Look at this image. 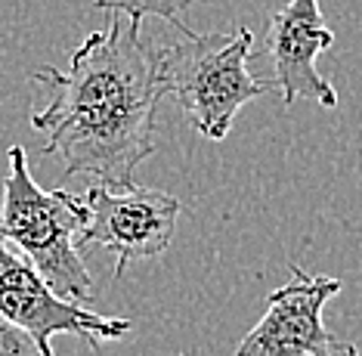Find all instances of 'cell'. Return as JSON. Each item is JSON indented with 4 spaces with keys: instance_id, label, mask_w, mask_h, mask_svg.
Here are the masks:
<instances>
[{
    "instance_id": "1",
    "label": "cell",
    "mask_w": 362,
    "mask_h": 356,
    "mask_svg": "<svg viewBox=\"0 0 362 356\" xmlns=\"http://www.w3.org/2000/svg\"><path fill=\"white\" fill-rule=\"evenodd\" d=\"M31 78L50 90V103L31 115V127L47 134L40 155L59 159L69 177L134 183L136 168L155 155V118L168 96L164 47L143 35V22L112 13L109 28L75 47L69 69L40 65Z\"/></svg>"
},
{
    "instance_id": "2",
    "label": "cell",
    "mask_w": 362,
    "mask_h": 356,
    "mask_svg": "<svg viewBox=\"0 0 362 356\" xmlns=\"http://www.w3.org/2000/svg\"><path fill=\"white\" fill-rule=\"evenodd\" d=\"M84 220V195L40 189L28 171L25 146H10L0 198V236L35 263L56 294L87 307L96 288L75 245Z\"/></svg>"
},
{
    "instance_id": "3",
    "label": "cell",
    "mask_w": 362,
    "mask_h": 356,
    "mask_svg": "<svg viewBox=\"0 0 362 356\" xmlns=\"http://www.w3.org/2000/svg\"><path fill=\"white\" fill-rule=\"evenodd\" d=\"M254 53L251 28L223 31H186L183 40L164 47V84L186 112L189 124L214 143H223L233 130L235 115L263 96L273 81H257L248 71Z\"/></svg>"
},
{
    "instance_id": "4",
    "label": "cell",
    "mask_w": 362,
    "mask_h": 356,
    "mask_svg": "<svg viewBox=\"0 0 362 356\" xmlns=\"http://www.w3.org/2000/svg\"><path fill=\"white\" fill-rule=\"evenodd\" d=\"M87 220L75 239L78 251H105L115 258V279L134 260L158 258L177 233L180 202L164 189L136 183H96L84 193Z\"/></svg>"
},
{
    "instance_id": "5",
    "label": "cell",
    "mask_w": 362,
    "mask_h": 356,
    "mask_svg": "<svg viewBox=\"0 0 362 356\" xmlns=\"http://www.w3.org/2000/svg\"><path fill=\"white\" fill-rule=\"evenodd\" d=\"M0 313L25 328L47 356H56L50 344L56 335H78L87 347L100 350V341H118L134 328V322L124 316H103L87 310L84 304L56 294L53 285L35 270V263L25 254H16L4 236H0Z\"/></svg>"
},
{
    "instance_id": "6",
    "label": "cell",
    "mask_w": 362,
    "mask_h": 356,
    "mask_svg": "<svg viewBox=\"0 0 362 356\" xmlns=\"http://www.w3.org/2000/svg\"><path fill=\"white\" fill-rule=\"evenodd\" d=\"M341 292V279L310 276L291 263V282L267 297V313L238 341L235 356H313L325 350L334 335L325 328L322 310Z\"/></svg>"
},
{
    "instance_id": "7",
    "label": "cell",
    "mask_w": 362,
    "mask_h": 356,
    "mask_svg": "<svg viewBox=\"0 0 362 356\" xmlns=\"http://www.w3.org/2000/svg\"><path fill=\"white\" fill-rule=\"evenodd\" d=\"M334 44L319 0H288L269 16L267 56L273 59V84L282 90L285 105L313 99L322 109L337 105V90L319 74L316 59Z\"/></svg>"
},
{
    "instance_id": "8",
    "label": "cell",
    "mask_w": 362,
    "mask_h": 356,
    "mask_svg": "<svg viewBox=\"0 0 362 356\" xmlns=\"http://www.w3.org/2000/svg\"><path fill=\"white\" fill-rule=\"evenodd\" d=\"M199 0H93L96 10H105V13H124L136 22H146V19H164L170 25H177L180 35L192 31L189 25L183 22V16L192 10Z\"/></svg>"
},
{
    "instance_id": "9",
    "label": "cell",
    "mask_w": 362,
    "mask_h": 356,
    "mask_svg": "<svg viewBox=\"0 0 362 356\" xmlns=\"http://www.w3.org/2000/svg\"><path fill=\"white\" fill-rule=\"evenodd\" d=\"M0 356H47L22 326L0 313Z\"/></svg>"
},
{
    "instance_id": "10",
    "label": "cell",
    "mask_w": 362,
    "mask_h": 356,
    "mask_svg": "<svg viewBox=\"0 0 362 356\" xmlns=\"http://www.w3.org/2000/svg\"><path fill=\"white\" fill-rule=\"evenodd\" d=\"M313 356H359V347L356 344H350V341H334L325 347V350H319V353H313Z\"/></svg>"
}]
</instances>
